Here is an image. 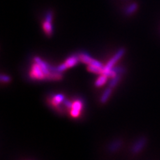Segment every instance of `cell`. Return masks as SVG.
I'll return each instance as SVG.
<instances>
[{
  "mask_svg": "<svg viewBox=\"0 0 160 160\" xmlns=\"http://www.w3.org/2000/svg\"><path fill=\"white\" fill-rule=\"evenodd\" d=\"M83 108V102L81 100H76L74 102H73L72 107L70 109V115L71 116L77 118L79 116L81 111Z\"/></svg>",
  "mask_w": 160,
  "mask_h": 160,
  "instance_id": "8992f818",
  "label": "cell"
},
{
  "mask_svg": "<svg viewBox=\"0 0 160 160\" xmlns=\"http://www.w3.org/2000/svg\"><path fill=\"white\" fill-rule=\"evenodd\" d=\"M79 62V58L78 55H72L67 58L64 63L60 64L59 66L56 68L57 71L58 72H62L65 70H66L68 68H72L76 66L78 63Z\"/></svg>",
  "mask_w": 160,
  "mask_h": 160,
  "instance_id": "6da1fadb",
  "label": "cell"
},
{
  "mask_svg": "<svg viewBox=\"0 0 160 160\" xmlns=\"http://www.w3.org/2000/svg\"><path fill=\"white\" fill-rule=\"evenodd\" d=\"M112 92V88L109 87L108 89H106V91L103 92V93L102 94V96L101 102L103 103H106L108 100V99H109V98L110 96V95H111Z\"/></svg>",
  "mask_w": 160,
  "mask_h": 160,
  "instance_id": "7c38bea8",
  "label": "cell"
},
{
  "mask_svg": "<svg viewBox=\"0 0 160 160\" xmlns=\"http://www.w3.org/2000/svg\"><path fill=\"white\" fill-rule=\"evenodd\" d=\"M34 62L37 63L39 65V66L41 67V68L43 70V73L46 74V79H47L48 76L50 74V73L52 72V66H49V64H48L47 63H46L44 61H43V60L39 57H35L34 58Z\"/></svg>",
  "mask_w": 160,
  "mask_h": 160,
  "instance_id": "52a82bcc",
  "label": "cell"
},
{
  "mask_svg": "<svg viewBox=\"0 0 160 160\" xmlns=\"http://www.w3.org/2000/svg\"><path fill=\"white\" fill-rule=\"evenodd\" d=\"M124 53H125V49L123 48L119 49L116 52V53L112 57V58L110 60H109V62L107 63L106 66H104V68L106 69H112L114 67L115 64L118 62V60L123 56Z\"/></svg>",
  "mask_w": 160,
  "mask_h": 160,
  "instance_id": "5b68a950",
  "label": "cell"
},
{
  "mask_svg": "<svg viewBox=\"0 0 160 160\" xmlns=\"http://www.w3.org/2000/svg\"><path fill=\"white\" fill-rule=\"evenodd\" d=\"M146 143V139L145 138H139L138 141L134 143L132 148V151L133 153H138L144 148Z\"/></svg>",
  "mask_w": 160,
  "mask_h": 160,
  "instance_id": "ba28073f",
  "label": "cell"
},
{
  "mask_svg": "<svg viewBox=\"0 0 160 160\" xmlns=\"http://www.w3.org/2000/svg\"><path fill=\"white\" fill-rule=\"evenodd\" d=\"M29 77L34 80L46 79V74L43 73L41 67L36 62L32 66L31 70L29 72Z\"/></svg>",
  "mask_w": 160,
  "mask_h": 160,
  "instance_id": "7a4b0ae2",
  "label": "cell"
},
{
  "mask_svg": "<svg viewBox=\"0 0 160 160\" xmlns=\"http://www.w3.org/2000/svg\"><path fill=\"white\" fill-rule=\"evenodd\" d=\"M108 76H105V75H100V76L97 79V80L95 82V86L96 87H101L106 83L108 81Z\"/></svg>",
  "mask_w": 160,
  "mask_h": 160,
  "instance_id": "8fae6325",
  "label": "cell"
},
{
  "mask_svg": "<svg viewBox=\"0 0 160 160\" xmlns=\"http://www.w3.org/2000/svg\"><path fill=\"white\" fill-rule=\"evenodd\" d=\"M63 103H64L65 106H66V107H67V108H68L71 109L72 107L73 103L71 102L70 101H69V100L66 99H65V100L63 101Z\"/></svg>",
  "mask_w": 160,
  "mask_h": 160,
  "instance_id": "e0dca14e",
  "label": "cell"
},
{
  "mask_svg": "<svg viewBox=\"0 0 160 160\" xmlns=\"http://www.w3.org/2000/svg\"><path fill=\"white\" fill-rule=\"evenodd\" d=\"M53 12L52 11H49L46 14V17H45L44 22L42 24L43 30L44 31L45 33L47 36H52L53 33V25H52V21H53Z\"/></svg>",
  "mask_w": 160,
  "mask_h": 160,
  "instance_id": "3957f363",
  "label": "cell"
},
{
  "mask_svg": "<svg viewBox=\"0 0 160 160\" xmlns=\"http://www.w3.org/2000/svg\"><path fill=\"white\" fill-rule=\"evenodd\" d=\"M112 69L113 70V71L116 72L117 74H122L123 72V71H124L123 68H121V67H116V68L113 67L112 68Z\"/></svg>",
  "mask_w": 160,
  "mask_h": 160,
  "instance_id": "2e32d148",
  "label": "cell"
},
{
  "mask_svg": "<svg viewBox=\"0 0 160 160\" xmlns=\"http://www.w3.org/2000/svg\"><path fill=\"white\" fill-rule=\"evenodd\" d=\"M122 146V142L120 140H118V141L113 142L109 147V149L110 152H114L117 151V150Z\"/></svg>",
  "mask_w": 160,
  "mask_h": 160,
  "instance_id": "4fadbf2b",
  "label": "cell"
},
{
  "mask_svg": "<svg viewBox=\"0 0 160 160\" xmlns=\"http://www.w3.org/2000/svg\"><path fill=\"white\" fill-rule=\"evenodd\" d=\"M78 56L79 58V61L82 62L83 63H86L88 65H92V66H96L98 68H101L104 67L101 62H99V61H98V60L94 59L87 53H79Z\"/></svg>",
  "mask_w": 160,
  "mask_h": 160,
  "instance_id": "277c9868",
  "label": "cell"
},
{
  "mask_svg": "<svg viewBox=\"0 0 160 160\" xmlns=\"http://www.w3.org/2000/svg\"><path fill=\"white\" fill-rule=\"evenodd\" d=\"M138 9V4L137 3H132L125 9V13L127 16H131L137 11Z\"/></svg>",
  "mask_w": 160,
  "mask_h": 160,
  "instance_id": "30bf717a",
  "label": "cell"
},
{
  "mask_svg": "<svg viewBox=\"0 0 160 160\" xmlns=\"http://www.w3.org/2000/svg\"><path fill=\"white\" fill-rule=\"evenodd\" d=\"M10 80H11V78H10L9 76H7V75H3V74L1 75V81L2 82L8 83L10 82Z\"/></svg>",
  "mask_w": 160,
  "mask_h": 160,
  "instance_id": "9a60e30c",
  "label": "cell"
},
{
  "mask_svg": "<svg viewBox=\"0 0 160 160\" xmlns=\"http://www.w3.org/2000/svg\"><path fill=\"white\" fill-rule=\"evenodd\" d=\"M119 79H120V76H119V74H118L116 76H115V77L112 78V79L111 81L109 82V87L112 88H114L115 86H116L117 83H118Z\"/></svg>",
  "mask_w": 160,
  "mask_h": 160,
  "instance_id": "5bb4252c",
  "label": "cell"
},
{
  "mask_svg": "<svg viewBox=\"0 0 160 160\" xmlns=\"http://www.w3.org/2000/svg\"><path fill=\"white\" fill-rule=\"evenodd\" d=\"M65 100V97L62 94H57L55 95V96L52 98L51 100V103L53 106L57 107L62 102H63Z\"/></svg>",
  "mask_w": 160,
  "mask_h": 160,
  "instance_id": "9c48e42d",
  "label": "cell"
}]
</instances>
